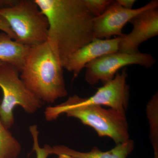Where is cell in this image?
<instances>
[{
	"label": "cell",
	"mask_w": 158,
	"mask_h": 158,
	"mask_svg": "<svg viewBox=\"0 0 158 158\" xmlns=\"http://www.w3.org/2000/svg\"><path fill=\"white\" fill-rule=\"evenodd\" d=\"M34 1L47 18V40L63 68L71 55L95 38L94 17L83 0Z\"/></svg>",
	"instance_id": "obj_1"
},
{
	"label": "cell",
	"mask_w": 158,
	"mask_h": 158,
	"mask_svg": "<svg viewBox=\"0 0 158 158\" xmlns=\"http://www.w3.org/2000/svg\"><path fill=\"white\" fill-rule=\"evenodd\" d=\"M63 68L47 40L31 47L20 77L37 98L44 102L52 104L68 94Z\"/></svg>",
	"instance_id": "obj_2"
},
{
	"label": "cell",
	"mask_w": 158,
	"mask_h": 158,
	"mask_svg": "<svg viewBox=\"0 0 158 158\" xmlns=\"http://www.w3.org/2000/svg\"><path fill=\"white\" fill-rule=\"evenodd\" d=\"M44 113L48 121L55 120L64 113L68 117L77 118L83 124L93 128L99 137H109L116 144L130 140L126 113L98 105L81 104L77 95L69 97L60 104L50 106Z\"/></svg>",
	"instance_id": "obj_3"
},
{
	"label": "cell",
	"mask_w": 158,
	"mask_h": 158,
	"mask_svg": "<svg viewBox=\"0 0 158 158\" xmlns=\"http://www.w3.org/2000/svg\"><path fill=\"white\" fill-rule=\"evenodd\" d=\"M14 34L15 40L29 47L48 40V20L34 0H19L14 5L0 9Z\"/></svg>",
	"instance_id": "obj_4"
},
{
	"label": "cell",
	"mask_w": 158,
	"mask_h": 158,
	"mask_svg": "<svg viewBox=\"0 0 158 158\" xmlns=\"http://www.w3.org/2000/svg\"><path fill=\"white\" fill-rule=\"evenodd\" d=\"M19 73L11 64L2 62L0 65V88L3 92L0 119L8 130L14 124L13 110L16 106H20L28 114H33L45 104L28 89Z\"/></svg>",
	"instance_id": "obj_5"
},
{
	"label": "cell",
	"mask_w": 158,
	"mask_h": 158,
	"mask_svg": "<svg viewBox=\"0 0 158 158\" xmlns=\"http://www.w3.org/2000/svg\"><path fill=\"white\" fill-rule=\"evenodd\" d=\"M156 61L151 54H128L118 52L105 55L86 65L85 80L94 85L101 81L105 83L114 78L119 69L131 65H138L150 68Z\"/></svg>",
	"instance_id": "obj_6"
},
{
	"label": "cell",
	"mask_w": 158,
	"mask_h": 158,
	"mask_svg": "<svg viewBox=\"0 0 158 158\" xmlns=\"http://www.w3.org/2000/svg\"><path fill=\"white\" fill-rule=\"evenodd\" d=\"M158 8V1L153 0L137 9H127L113 1L106 11L98 17L94 18V36L99 39H110L113 36L123 37V28L136 15L148 9Z\"/></svg>",
	"instance_id": "obj_7"
},
{
	"label": "cell",
	"mask_w": 158,
	"mask_h": 158,
	"mask_svg": "<svg viewBox=\"0 0 158 158\" xmlns=\"http://www.w3.org/2000/svg\"><path fill=\"white\" fill-rule=\"evenodd\" d=\"M127 73L124 69L114 78L105 83L93 96L81 98L78 96L79 103L84 105L105 106L126 113L129 104V88L127 84Z\"/></svg>",
	"instance_id": "obj_8"
},
{
	"label": "cell",
	"mask_w": 158,
	"mask_h": 158,
	"mask_svg": "<svg viewBox=\"0 0 158 158\" xmlns=\"http://www.w3.org/2000/svg\"><path fill=\"white\" fill-rule=\"evenodd\" d=\"M132 31L121 37L118 52L128 54L139 52L142 43L158 35V8L148 9L136 15L129 22Z\"/></svg>",
	"instance_id": "obj_9"
},
{
	"label": "cell",
	"mask_w": 158,
	"mask_h": 158,
	"mask_svg": "<svg viewBox=\"0 0 158 158\" xmlns=\"http://www.w3.org/2000/svg\"><path fill=\"white\" fill-rule=\"evenodd\" d=\"M121 38L120 37L110 39L94 38L71 55L63 68L76 77L89 62L106 54L118 52Z\"/></svg>",
	"instance_id": "obj_10"
},
{
	"label": "cell",
	"mask_w": 158,
	"mask_h": 158,
	"mask_svg": "<svg viewBox=\"0 0 158 158\" xmlns=\"http://www.w3.org/2000/svg\"><path fill=\"white\" fill-rule=\"evenodd\" d=\"M134 142L130 140L116 144L113 149L103 152L94 146L90 151L81 152L63 145L49 146V152L58 158H127L134 150Z\"/></svg>",
	"instance_id": "obj_11"
},
{
	"label": "cell",
	"mask_w": 158,
	"mask_h": 158,
	"mask_svg": "<svg viewBox=\"0 0 158 158\" xmlns=\"http://www.w3.org/2000/svg\"><path fill=\"white\" fill-rule=\"evenodd\" d=\"M31 47L15 41L4 32L0 33V61L22 68Z\"/></svg>",
	"instance_id": "obj_12"
},
{
	"label": "cell",
	"mask_w": 158,
	"mask_h": 158,
	"mask_svg": "<svg viewBox=\"0 0 158 158\" xmlns=\"http://www.w3.org/2000/svg\"><path fill=\"white\" fill-rule=\"evenodd\" d=\"M2 99H0V105ZM22 151L21 144L0 119V158H17Z\"/></svg>",
	"instance_id": "obj_13"
},
{
	"label": "cell",
	"mask_w": 158,
	"mask_h": 158,
	"mask_svg": "<svg viewBox=\"0 0 158 158\" xmlns=\"http://www.w3.org/2000/svg\"><path fill=\"white\" fill-rule=\"evenodd\" d=\"M146 112L149 123L150 138L154 157H158V94H155L148 102Z\"/></svg>",
	"instance_id": "obj_14"
},
{
	"label": "cell",
	"mask_w": 158,
	"mask_h": 158,
	"mask_svg": "<svg viewBox=\"0 0 158 158\" xmlns=\"http://www.w3.org/2000/svg\"><path fill=\"white\" fill-rule=\"evenodd\" d=\"M112 0H83L88 11L94 17L102 14L113 3Z\"/></svg>",
	"instance_id": "obj_15"
},
{
	"label": "cell",
	"mask_w": 158,
	"mask_h": 158,
	"mask_svg": "<svg viewBox=\"0 0 158 158\" xmlns=\"http://www.w3.org/2000/svg\"><path fill=\"white\" fill-rule=\"evenodd\" d=\"M29 131L33 138V151L36 153V158H48L50 155L49 152V145L45 144L43 148L40 146L38 141L39 131L37 126L36 125L31 126L29 127Z\"/></svg>",
	"instance_id": "obj_16"
},
{
	"label": "cell",
	"mask_w": 158,
	"mask_h": 158,
	"mask_svg": "<svg viewBox=\"0 0 158 158\" xmlns=\"http://www.w3.org/2000/svg\"><path fill=\"white\" fill-rule=\"evenodd\" d=\"M0 30L6 33L13 40H15L14 34L10 29V27L4 18L0 15Z\"/></svg>",
	"instance_id": "obj_17"
},
{
	"label": "cell",
	"mask_w": 158,
	"mask_h": 158,
	"mask_svg": "<svg viewBox=\"0 0 158 158\" xmlns=\"http://www.w3.org/2000/svg\"><path fill=\"white\" fill-rule=\"evenodd\" d=\"M116 2L122 7L127 9H132L134 4L136 2L135 0H117Z\"/></svg>",
	"instance_id": "obj_18"
},
{
	"label": "cell",
	"mask_w": 158,
	"mask_h": 158,
	"mask_svg": "<svg viewBox=\"0 0 158 158\" xmlns=\"http://www.w3.org/2000/svg\"><path fill=\"white\" fill-rule=\"evenodd\" d=\"M16 1L13 0H0V9L13 6L16 3Z\"/></svg>",
	"instance_id": "obj_19"
},
{
	"label": "cell",
	"mask_w": 158,
	"mask_h": 158,
	"mask_svg": "<svg viewBox=\"0 0 158 158\" xmlns=\"http://www.w3.org/2000/svg\"><path fill=\"white\" fill-rule=\"evenodd\" d=\"M2 62H1V61H0V65H1V64H2Z\"/></svg>",
	"instance_id": "obj_20"
},
{
	"label": "cell",
	"mask_w": 158,
	"mask_h": 158,
	"mask_svg": "<svg viewBox=\"0 0 158 158\" xmlns=\"http://www.w3.org/2000/svg\"><path fill=\"white\" fill-rule=\"evenodd\" d=\"M153 158H158V157H154Z\"/></svg>",
	"instance_id": "obj_21"
}]
</instances>
